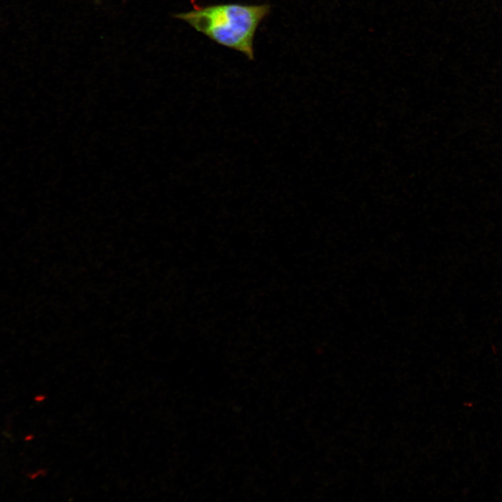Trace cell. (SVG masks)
<instances>
[{"instance_id": "6da1fadb", "label": "cell", "mask_w": 502, "mask_h": 502, "mask_svg": "<svg viewBox=\"0 0 502 502\" xmlns=\"http://www.w3.org/2000/svg\"><path fill=\"white\" fill-rule=\"evenodd\" d=\"M270 10L268 4L224 3L195 8L174 17L187 22L215 43L253 60L256 30Z\"/></svg>"}]
</instances>
